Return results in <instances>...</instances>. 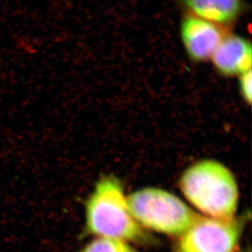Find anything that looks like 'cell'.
Segmentation results:
<instances>
[{"instance_id":"cell-1","label":"cell","mask_w":252,"mask_h":252,"mask_svg":"<svg viewBox=\"0 0 252 252\" xmlns=\"http://www.w3.org/2000/svg\"><path fill=\"white\" fill-rule=\"evenodd\" d=\"M180 187L186 199L203 214L233 219L238 207V186L232 171L221 162L201 160L181 176Z\"/></svg>"},{"instance_id":"cell-2","label":"cell","mask_w":252,"mask_h":252,"mask_svg":"<svg viewBox=\"0 0 252 252\" xmlns=\"http://www.w3.org/2000/svg\"><path fill=\"white\" fill-rule=\"evenodd\" d=\"M85 229L98 238L136 240L143 232L131 216L120 181L105 176L95 184L85 203Z\"/></svg>"},{"instance_id":"cell-3","label":"cell","mask_w":252,"mask_h":252,"mask_svg":"<svg viewBox=\"0 0 252 252\" xmlns=\"http://www.w3.org/2000/svg\"><path fill=\"white\" fill-rule=\"evenodd\" d=\"M126 201L140 225L168 235L181 236L198 217L178 197L161 189H142Z\"/></svg>"},{"instance_id":"cell-4","label":"cell","mask_w":252,"mask_h":252,"mask_svg":"<svg viewBox=\"0 0 252 252\" xmlns=\"http://www.w3.org/2000/svg\"><path fill=\"white\" fill-rule=\"evenodd\" d=\"M241 229L233 219L198 216L180 236L176 252H233L240 239Z\"/></svg>"},{"instance_id":"cell-5","label":"cell","mask_w":252,"mask_h":252,"mask_svg":"<svg viewBox=\"0 0 252 252\" xmlns=\"http://www.w3.org/2000/svg\"><path fill=\"white\" fill-rule=\"evenodd\" d=\"M228 29L186 14L181 20L180 35L186 55L191 62H208L219 46Z\"/></svg>"},{"instance_id":"cell-6","label":"cell","mask_w":252,"mask_h":252,"mask_svg":"<svg viewBox=\"0 0 252 252\" xmlns=\"http://www.w3.org/2000/svg\"><path fill=\"white\" fill-rule=\"evenodd\" d=\"M210 61L220 75L238 77L252 70V43L243 36L228 32Z\"/></svg>"},{"instance_id":"cell-7","label":"cell","mask_w":252,"mask_h":252,"mask_svg":"<svg viewBox=\"0 0 252 252\" xmlns=\"http://www.w3.org/2000/svg\"><path fill=\"white\" fill-rule=\"evenodd\" d=\"M187 14L223 28L235 24L246 10L244 0H178Z\"/></svg>"},{"instance_id":"cell-8","label":"cell","mask_w":252,"mask_h":252,"mask_svg":"<svg viewBox=\"0 0 252 252\" xmlns=\"http://www.w3.org/2000/svg\"><path fill=\"white\" fill-rule=\"evenodd\" d=\"M81 252H136L126 242L109 238H98L84 247Z\"/></svg>"},{"instance_id":"cell-9","label":"cell","mask_w":252,"mask_h":252,"mask_svg":"<svg viewBox=\"0 0 252 252\" xmlns=\"http://www.w3.org/2000/svg\"><path fill=\"white\" fill-rule=\"evenodd\" d=\"M252 70L246 72L238 76V89L239 93L248 105H251L252 98Z\"/></svg>"}]
</instances>
